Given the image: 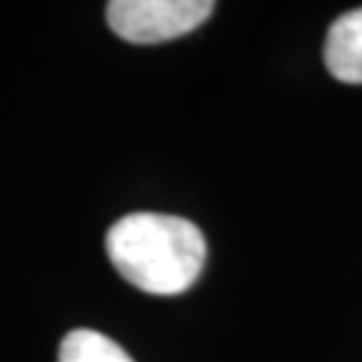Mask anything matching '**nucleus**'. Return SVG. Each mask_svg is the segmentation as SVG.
Instances as JSON below:
<instances>
[{"label":"nucleus","mask_w":362,"mask_h":362,"mask_svg":"<svg viewBox=\"0 0 362 362\" xmlns=\"http://www.w3.org/2000/svg\"><path fill=\"white\" fill-rule=\"evenodd\" d=\"M116 272L143 293L177 296L202 276L207 242L191 220L134 212L116 220L105 239Z\"/></svg>","instance_id":"nucleus-1"},{"label":"nucleus","mask_w":362,"mask_h":362,"mask_svg":"<svg viewBox=\"0 0 362 362\" xmlns=\"http://www.w3.org/2000/svg\"><path fill=\"white\" fill-rule=\"evenodd\" d=\"M212 11V0H113L107 3V25L118 38L151 46L191 33Z\"/></svg>","instance_id":"nucleus-2"},{"label":"nucleus","mask_w":362,"mask_h":362,"mask_svg":"<svg viewBox=\"0 0 362 362\" xmlns=\"http://www.w3.org/2000/svg\"><path fill=\"white\" fill-rule=\"evenodd\" d=\"M325 65L344 83H362V8L341 13L327 30Z\"/></svg>","instance_id":"nucleus-3"},{"label":"nucleus","mask_w":362,"mask_h":362,"mask_svg":"<svg viewBox=\"0 0 362 362\" xmlns=\"http://www.w3.org/2000/svg\"><path fill=\"white\" fill-rule=\"evenodd\" d=\"M57 362H134L113 338L97 330L78 327L70 330L59 344Z\"/></svg>","instance_id":"nucleus-4"}]
</instances>
